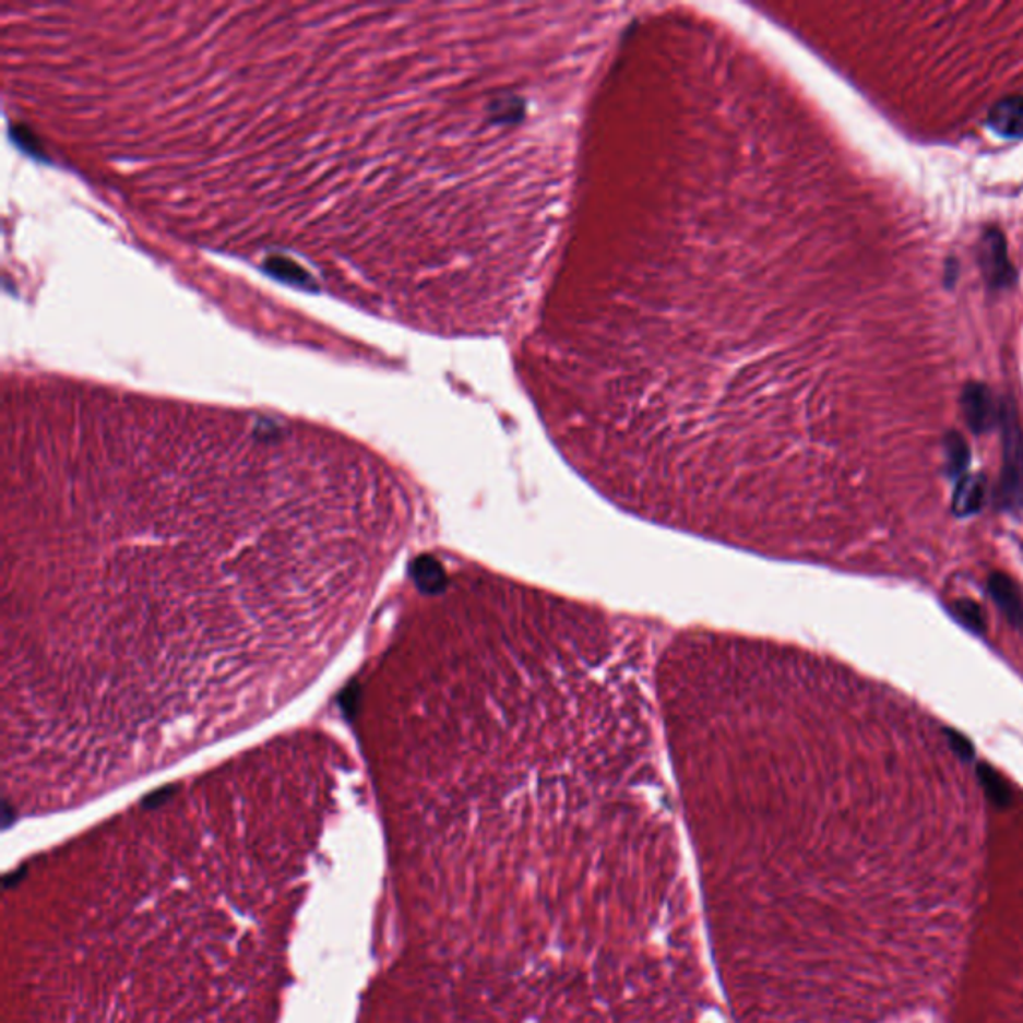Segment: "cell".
<instances>
[{"mask_svg": "<svg viewBox=\"0 0 1023 1023\" xmlns=\"http://www.w3.org/2000/svg\"><path fill=\"white\" fill-rule=\"evenodd\" d=\"M818 209L764 48L694 7H638L512 336L554 447L623 512L764 558L828 542Z\"/></svg>", "mask_w": 1023, "mask_h": 1023, "instance_id": "6da1fadb", "label": "cell"}, {"mask_svg": "<svg viewBox=\"0 0 1023 1023\" xmlns=\"http://www.w3.org/2000/svg\"><path fill=\"white\" fill-rule=\"evenodd\" d=\"M2 466V776L84 800L271 716L354 632L411 502L260 416L86 401Z\"/></svg>", "mask_w": 1023, "mask_h": 1023, "instance_id": "7a4b0ae2", "label": "cell"}, {"mask_svg": "<svg viewBox=\"0 0 1023 1023\" xmlns=\"http://www.w3.org/2000/svg\"><path fill=\"white\" fill-rule=\"evenodd\" d=\"M1001 464L1000 502L1010 512H1023V430L1012 402L1000 404Z\"/></svg>", "mask_w": 1023, "mask_h": 1023, "instance_id": "3957f363", "label": "cell"}, {"mask_svg": "<svg viewBox=\"0 0 1023 1023\" xmlns=\"http://www.w3.org/2000/svg\"><path fill=\"white\" fill-rule=\"evenodd\" d=\"M977 262L989 288L1000 290L1012 286L1015 271L1008 259V247L1000 230L988 228L977 245Z\"/></svg>", "mask_w": 1023, "mask_h": 1023, "instance_id": "277c9868", "label": "cell"}, {"mask_svg": "<svg viewBox=\"0 0 1023 1023\" xmlns=\"http://www.w3.org/2000/svg\"><path fill=\"white\" fill-rule=\"evenodd\" d=\"M962 411L970 430L974 435H986L1000 424V406L986 384L970 382L962 392Z\"/></svg>", "mask_w": 1023, "mask_h": 1023, "instance_id": "5b68a950", "label": "cell"}, {"mask_svg": "<svg viewBox=\"0 0 1023 1023\" xmlns=\"http://www.w3.org/2000/svg\"><path fill=\"white\" fill-rule=\"evenodd\" d=\"M989 594L998 604L1001 614L1006 620L1012 623L1013 628L1023 626V596L1020 588L1013 584V580L1001 572H994L988 582Z\"/></svg>", "mask_w": 1023, "mask_h": 1023, "instance_id": "8992f818", "label": "cell"}, {"mask_svg": "<svg viewBox=\"0 0 1023 1023\" xmlns=\"http://www.w3.org/2000/svg\"><path fill=\"white\" fill-rule=\"evenodd\" d=\"M986 492H988V484H986L984 476L970 474V476L960 478L955 490H953V514L960 518L974 516L984 507Z\"/></svg>", "mask_w": 1023, "mask_h": 1023, "instance_id": "52a82bcc", "label": "cell"}, {"mask_svg": "<svg viewBox=\"0 0 1023 1023\" xmlns=\"http://www.w3.org/2000/svg\"><path fill=\"white\" fill-rule=\"evenodd\" d=\"M989 127L1003 139H1023V96H1008L989 112Z\"/></svg>", "mask_w": 1023, "mask_h": 1023, "instance_id": "ba28073f", "label": "cell"}, {"mask_svg": "<svg viewBox=\"0 0 1023 1023\" xmlns=\"http://www.w3.org/2000/svg\"><path fill=\"white\" fill-rule=\"evenodd\" d=\"M977 777H979V784H982V788L986 792V796H988L991 804H996L1001 810L1012 806V789H1010L1003 776H1000L998 770H994L988 764H979L977 765Z\"/></svg>", "mask_w": 1023, "mask_h": 1023, "instance_id": "9c48e42d", "label": "cell"}, {"mask_svg": "<svg viewBox=\"0 0 1023 1023\" xmlns=\"http://www.w3.org/2000/svg\"><path fill=\"white\" fill-rule=\"evenodd\" d=\"M945 468L952 478H964L965 471L970 466V447L962 436L957 432H950L945 436Z\"/></svg>", "mask_w": 1023, "mask_h": 1023, "instance_id": "30bf717a", "label": "cell"}, {"mask_svg": "<svg viewBox=\"0 0 1023 1023\" xmlns=\"http://www.w3.org/2000/svg\"><path fill=\"white\" fill-rule=\"evenodd\" d=\"M952 612L960 622L964 623L965 628H970L972 632L976 634H984L986 632V616H984V610L982 606L976 604L974 600H955L953 602Z\"/></svg>", "mask_w": 1023, "mask_h": 1023, "instance_id": "8fae6325", "label": "cell"}, {"mask_svg": "<svg viewBox=\"0 0 1023 1023\" xmlns=\"http://www.w3.org/2000/svg\"><path fill=\"white\" fill-rule=\"evenodd\" d=\"M945 738H948V744H950V748H952L953 753H955L960 760H964V762H972V760L976 758V748H974V744H972V740H970L967 736H964L962 731H957V729L945 728Z\"/></svg>", "mask_w": 1023, "mask_h": 1023, "instance_id": "7c38bea8", "label": "cell"}]
</instances>
